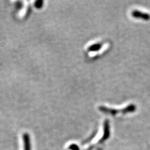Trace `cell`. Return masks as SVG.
<instances>
[{
    "instance_id": "cell-1",
    "label": "cell",
    "mask_w": 150,
    "mask_h": 150,
    "mask_svg": "<svg viewBox=\"0 0 150 150\" xmlns=\"http://www.w3.org/2000/svg\"><path fill=\"white\" fill-rule=\"evenodd\" d=\"M136 108H137V107H136V106L133 104L129 105L126 108H122V109L110 108L103 106H101L99 107V110L100 111L104 112V113L110 114L112 116H115V115L118 113L126 114V113H129V112H133L136 110Z\"/></svg>"
},
{
    "instance_id": "cell-2",
    "label": "cell",
    "mask_w": 150,
    "mask_h": 150,
    "mask_svg": "<svg viewBox=\"0 0 150 150\" xmlns=\"http://www.w3.org/2000/svg\"><path fill=\"white\" fill-rule=\"evenodd\" d=\"M110 136V123L109 121L106 120L104 122V126H103V134L102 138L100 139L99 143H102L108 139L109 138Z\"/></svg>"
},
{
    "instance_id": "cell-3",
    "label": "cell",
    "mask_w": 150,
    "mask_h": 150,
    "mask_svg": "<svg viewBox=\"0 0 150 150\" xmlns=\"http://www.w3.org/2000/svg\"><path fill=\"white\" fill-rule=\"evenodd\" d=\"M131 15H132V16L134 18L143 19V20H146V21H148L150 19V15L148 13H143L137 10L133 11L132 13H131Z\"/></svg>"
},
{
    "instance_id": "cell-4",
    "label": "cell",
    "mask_w": 150,
    "mask_h": 150,
    "mask_svg": "<svg viewBox=\"0 0 150 150\" xmlns=\"http://www.w3.org/2000/svg\"><path fill=\"white\" fill-rule=\"evenodd\" d=\"M23 143H24V150H31L30 137L28 133H24L23 135Z\"/></svg>"
},
{
    "instance_id": "cell-5",
    "label": "cell",
    "mask_w": 150,
    "mask_h": 150,
    "mask_svg": "<svg viewBox=\"0 0 150 150\" xmlns=\"http://www.w3.org/2000/svg\"><path fill=\"white\" fill-rule=\"evenodd\" d=\"M103 46L102 43H97L95 44H93L91 46H90L88 48V51L90 52H95V51H99Z\"/></svg>"
},
{
    "instance_id": "cell-6",
    "label": "cell",
    "mask_w": 150,
    "mask_h": 150,
    "mask_svg": "<svg viewBox=\"0 0 150 150\" xmlns=\"http://www.w3.org/2000/svg\"><path fill=\"white\" fill-rule=\"evenodd\" d=\"M43 1H42V0H38V1H36L35 3V6L38 9L41 8L43 7Z\"/></svg>"
},
{
    "instance_id": "cell-7",
    "label": "cell",
    "mask_w": 150,
    "mask_h": 150,
    "mask_svg": "<svg viewBox=\"0 0 150 150\" xmlns=\"http://www.w3.org/2000/svg\"><path fill=\"white\" fill-rule=\"evenodd\" d=\"M69 149H71V150H79V147L77 146L76 144H73L69 146Z\"/></svg>"
},
{
    "instance_id": "cell-8",
    "label": "cell",
    "mask_w": 150,
    "mask_h": 150,
    "mask_svg": "<svg viewBox=\"0 0 150 150\" xmlns=\"http://www.w3.org/2000/svg\"><path fill=\"white\" fill-rule=\"evenodd\" d=\"M98 150H102V149H99Z\"/></svg>"
}]
</instances>
